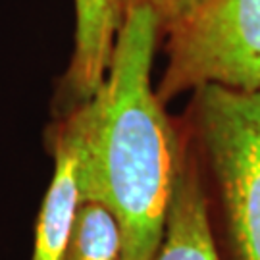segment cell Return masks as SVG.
Returning <instances> with one entry per match:
<instances>
[{"mask_svg":"<svg viewBox=\"0 0 260 260\" xmlns=\"http://www.w3.org/2000/svg\"><path fill=\"white\" fill-rule=\"evenodd\" d=\"M193 135L222 203L235 260H260V91L197 89Z\"/></svg>","mask_w":260,"mask_h":260,"instance_id":"2","label":"cell"},{"mask_svg":"<svg viewBox=\"0 0 260 260\" xmlns=\"http://www.w3.org/2000/svg\"><path fill=\"white\" fill-rule=\"evenodd\" d=\"M150 260H220L210 230L201 150L193 133H177L176 170L164 233Z\"/></svg>","mask_w":260,"mask_h":260,"instance_id":"4","label":"cell"},{"mask_svg":"<svg viewBox=\"0 0 260 260\" xmlns=\"http://www.w3.org/2000/svg\"><path fill=\"white\" fill-rule=\"evenodd\" d=\"M203 0H118L121 10V16L127 8L133 6H147L158 18L160 33H170L174 27H177L185 18L193 14V10Z\"/></svg>","mask_w":260,"mask_h":260,"instance_id":"8","label":"cell"},{"mask_svg":"<svg viewBox=\"0 0 260 260\" xmlns=\"http://www.w3.org/2000/svg\"><path fill=\"white\" fill-rule=\"evenodd\" d=\"M168 37L160 103L205 85L260 91V0H203Z\"/></svg>","mask_w":260,"mask_h":260,"instance_id":"3","label":"cell"},{"mask_svg":"<svg viewBox=\"0 0 260 260\" xmlns=\"http://www.w3.org/2000/svg\"><path fill=\"white\" fill-rule=\"evenodd\" d=\"M54 174L45 195L35 228L31 260H64L79 206L77 189V127L70 112L50 131Z\"/></svg>","mask_w":260,"mask_h":260,"instance_id":"6","label":"cell"},{"mask_svg":"<svg viewBox=\"0 0 260 260\" xmlns=\"http://www.w3.org/2000/svg\"><path fill=\"white\" fill-rule=\"evenodd\" d=\"M121 235L114 214L101 203L77 206L64 260H120Z\"/></svg>","mask_w":260,"mask_h":260,"instance_id":"7","label":"cell"},{"mask_svg":"<svg viewBox=\"0 0 260 260\" xmlns=\"http://www.w3.org/2000/svg\"><path fill=\"white\" fill-rule=\"evenodd\" d=\"M120 23L118 0H75L74 52L58 94L66 112L91 101L101 89Z\"/></svg>","mask_w":260,"mask_h":260,"instance_id":"5","label":"cell"},{"mask_svg":"<svg viewBox=\"0 0 260 260\" xmlns=\"http://www.w3.org/2000/svg\"><path fill=\"white\" fill-rule=\"evenodd\" d=\"M156 14L127 8L110 66L91 101L72 108L79 201L106 206L120 228V260H150L160 247L174 183L177 131L150 87Z\"/></svg>","mask_w":260,"mask_h":260,"instance_id":"1","label":"cell"}]
</instances>
